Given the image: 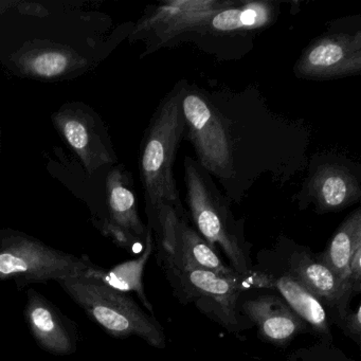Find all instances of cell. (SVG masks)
Masks as SVG:
<instances>
[{
    "mask_svg": "<svg viewBox=\"0 0 361 361\" xmlns=\"http://www.w3.org/2000/svg\"><path fill=\"white\" fill-rule=\"evenodd\" d=\"M286 361H357L348 357L343 350L334 345L333 342L319 340L306 348L293 350Z\"/></svg>",
    "mask_w": 361,
    "mask_h": 361,
    "instance_id": "cell-20",
    "label": "cell"
},
{
    "mask_svg": "<svg viewBox=\"0 0 361 361\" xmlns=\"http://www.w3.org/2000/svg\"><path fill=\"white\" fill-rule=\"evenodd\" d=\"M188 80H179L160 100L143 135L139 155V174L145 196L147 225L162 206L187 212L174 176L179 145L185 137L183 90Z\"/></svg>",
    "mask_w": 361,
    "mask_h": 361,
    "instance_id": "cell-2",
    "label": "cell"
},
{
    "mask_svg": "<svg viewBox=\"0 0 361 361\" xmlns=\"http://www.w3.org/2000/svg\"><path fill=\"white\" fill-rule=\"evenodd\" d=\"M181 106L183 140L232 204L262 178L284 187L305 171L312 130L272 111L255 86L208 90L187 81Z\"/></svg>",
    "mask_w": 361,
    "mask_h": 361,
    "instance_id": "cell-1",
    "label": "cell"
},
{
    "mask_svg": "<svg viewBox=\"0 0 361 361\" xmlns=\"http://www.w3.org/2000/svg\"><path fill=\"white\" fill-rule=\"evenodd\" d=\"M52 120L90 175L116 162L106 128L90 107L81 103L66 104L52 116Z\"/></svg>",
    "mask_w": 361,
    "mask_h": 361,
    "instance_id": "cell-13",
    "label": "cell"
},
{
    "mask_svg": "<svg viewBox=\"0 0 361 361\" xmlns=\"http://www.w3.org/2000/svg\"><path fill=\"white\" fill-rule=\"evenodd\" d=\"M337 325L344 335L352 339L357 345L361 343V306L356 308H350L334 322Z\"/></svg>",
    "mask_w": 361,
    "mask_h": 361,
    "instance_id": "cell-21",
    "label": "cell"
},
{
    "mask_svg": "<svg viewBox=\"0 0 361 361\" xmlns=\"http://www.w3.org/2000/svg\"><path fill=\"white\" fill-rule=\"evenodd\" d=\"M94 262L52 248L24 232L0 230V281H13L23 290L28 285L83 276Z\"/></svg>",
    "mask_w": 361,
    "mask_h": 361,
    "instance_id": "cell-7",
    "label": "cell"
},
{
    "mask_svg": "<svg viewBox=\"0 0 361 361\" xmlns=\"http://www.w3.org/2000/svg\"><path fill=\"white\" fill-rule=\"evenodd\" d=\"M303 183L293 196L300 211L338 213L361 200V164L345 154L320 152L308 158Z\"/></svg>",
    "mask_w": 361,
    "mask_h": 361,
    "instance_id": "cell-8",
    "label": "cell"
},
{
    "mask_svg": "<svg viewBox=\"0 0 361 361\" xmlns=\"http://www.w3.org/2000/svg\"><path fill=\"white\" fill-rule=\"evenodd\" d=\"M243 291L238 299V312L266 343L286 348L298 336L312 334L310 325L291 310L290 306L274 291Z\"/></svg>",
    "mask_w": 361,
    "mask_h": 361,
    "instance_id": "cell-15",
    "label": "cell"
},
{
    "mask_svg": "<svg viewBox=\"0 0 361 361\" xmlns=\"http://www.w3.org/2000/svg\"><path fill=\"white\" fill-rule=\"evenodd\" d=\"M257 259L253 268L281 270L299 280L324 305L331 324L350 310L354 297L319 259L318 253L293 238L279 236L270 248L257 253Z\"/></svg>",
    "mask_w": 361,
    "mask_h": 361,
    "instance_id": "cell-9",
    "label": "cell"
},
{
    "mask_svg": "<svg viewBox=\"0 0 361 361\" xmlns=\"http://www.w3.org/2000/svg\"><path fill=\"white\" fill-rule=\"evenodd\" d=\"M234 3L235 0H171L149 6L133 25L130 42H145L141 58L178 47L198 23Z\"/></svg>",
    "mask_w": 361,
    "mask_h": 361,
    "instance_id": "cell-11",
    "label": "cell"
},
{
    "mask_svg": "<svg viewBox=\"0 0 361 361\" xmlns=\"http://www.w3.org/2000/svg\"><path fill=\"white\" fill-rule=\"evenodd\" d=\"M350 282L354 295L361 293V246L357 247L350 261Z\"/></svg>",
    "mask_w": 361,
    "mask_h": 361,
    "instance_id": "cell-22",
    "label": "cell"
},
{
    "mask_svg": "<svg viewBox=\"0 0 361 361\" xmlns=\"http://www.w3.org/2000/svg\"><path fill=\"white\" fill-rule=\"evenodd\" d=\"M101 233L128 253L142 251L147 226L138 212L132 174L119 164L106 177V210L94 221Z\"/></svg>",
    "mask_w": 361,
    "mask_h": 361,
    "instance_id": "cell-12",
    "label": "cell"
},
{
    "mask_svg": "<svg viewBox=\"0 0 361 361\" xmlns=\"http://www.w3.org/2000/svg\"><path fill=\"white\" fill-rule=\"evenodd\" d=\"M158 266L181 304H193L228 333L240 335L252 327L238 312L243 293L240 274L221 276L188 264L177 263L164 252H155Z\"/></svg>",
    "mask_w": 361,
    "mask_h": 361,
    "instance_id": "cell-5",
    "label": "cell"
},
{
    "mask_svg": "<svg viewBox=\"0 0 361 361\" xmlns=\"http://www.w3.org/2000/svg\"><path fill=\"white\" fill-rule=\"evenodd\" d=\"M361 246V209L356 208L336 229L319 259L337 276L340 284L353 297L350 282V261L357 247Z\"/></svg>",
    "mask_w": 361,
    "mask_h": 361,
    "instance_id": "cell-18",
    "label": "cell"
},
{
    "mask_svg": "<svg viewBox=\"0 0 361 361\" xmlns=\"http://www.w3.org/2000/svg\"><path fill=\"white\" fill-rule=\"evenodd\" d=\"M56 283L111 337L124 339L135 336L159 350L168 345L166 333L156 317L149 316L128 293L86 276L65 278Z\"/></svg>",
    "mask_w": 361,
    "mask_h": 361,
    "instance_id": "cell-4",
    "label": "cell"
},
{
    "mask_svg": "<svg viewBox=\"0 0 361 361\" xmlns=\"http://www.w3.org/2000/svg\"><path fill=\"white\" fill-rule=\"evenodd\" d=\"M185 204L190 223L214 250L221 249L236 274L252 268L251 245L245 236V219H236L232 202L217 187L213 177L187 156L183 161Z\"/></svg>",
    "mask_w": 361,
    "mask_h": 361,
    "instance_id": "cell-3",
    "label": "cell"
},
{
    "mask_svg": "<svg viewBox=\"0 0 361 361\" xmlns=\"http://www.w3.org/2000/svg\"><path fill=\"white\" fill-rule=\"evenodd\" d=\"M361 73V18H339L304 48L293 75L306 81H331Z\"/></svg>",
    "mask_w": 361,
    "mask_h": 361,
    "instance_id": "cell-10",
    "label": "cell"
},
{
    "mask_svg": "<svg viewBox=\"0 0 361 361\" xmlns=\"http://www.w3.org/2000/svg\"><path fill=\"white\" fill-rule=\"evenodd\" d=\"M154 253V238L151 230L147 228V238L140 255L136 259H128L111 268H103L92 263L83 276L96 279L103 284L123 293H135L138 295L145 310L154 314V308L145 293L143 274L149 257Z\"/></svg>",
    "mask_w": 361,
    "mask_h": 361,
    "instance_id": "cell-17",
    "label": "cell"
},
{
    "mask_svg": "<svg viewBox=\"0 0 361 361\" xmlns=\"http://www.w3.org/2000/svg\"><path fill=\"white\" fill-rule=\"evenodd\" d=\"M24 314L29 329L42 350L56 356H67L77 352L79 325L35 289L27 290Z\"/></svg>",
    "mask_w": 361,
    "mask_h": 361,
    "instance_id": "cell-16",
    "label": "cell"
},
{
    "mask_svg": "<svg viewBox=\"0 0 361 361\" xmlns=\"http://www.w3.org/2000/svg\"><path fill=\"white\" fill-rule=\"evenodd\" d=\"M240 287L246 290H269L278 293L297 312L319 340L333 342L331 322L324 305L299 280L285 271L251 268L240 276Z\"/></svg>",
    "mask_w": 361,
    "mask_h": 361,
    "instance_id": "cell-14",
    "label": "cell"
},
{
    "mask_svg": "<svg viewBox=\"0 0 361 361\" xmlns=\"http://www.w3.org/2000/svg\"><path fill=\"white\" fill-rule=\"evenodd\" d=\"M283 3L274 0H235L233 5L213 12L185 35L192 44L219 61H238L252 50L257 35L274 24Z\"/></svg>",
    "mask_w": 361,
    "mask_h": 361,
    "instance_id": "cell-6",
    "label": "cell"
},
{
    "mask_svg": "<svg viewBox=\"0 0 361 361\" xmlns=\"http://www.w3.org/2000/svg\"><path fill=\"white\" fill-rule=\"evenodd\" d=\"M75 63L77 59L66 50L46 49L30 54L23 66L29 75L52 79L65 75Z\"/></svg>",
    "mask_w": 361,
    "mask_h": 361,
    "instance_id": "cell-19",
    "label": "cell"
}]
</instances>
